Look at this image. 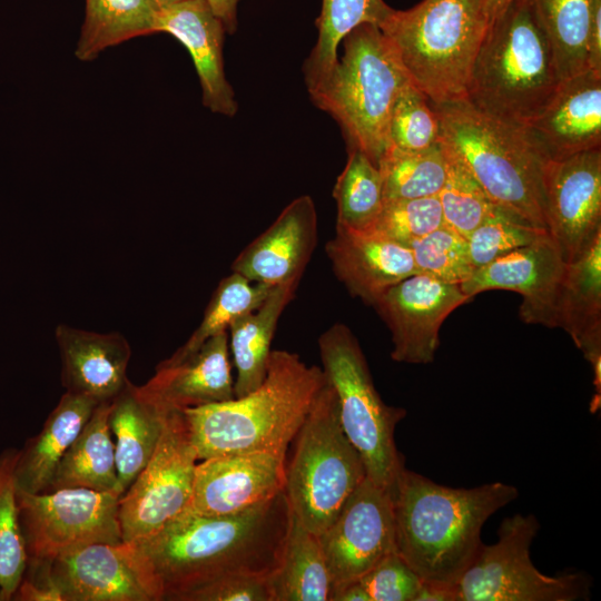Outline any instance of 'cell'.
<instances>
[{"label": "cell", "instance_id": "1", "mask_svg": "<svg viewBox=\"0 0 601 601\" xmlns=\"http://www.w3.org/2000/svg\"><path fill=\"white\" fill-rule=\"evenodd\" d=\"M290 515L283 491L231 515L184 511L158 531L134 542L150 564L162 600L184 601L190 592L228 574L275 573Z\"/></svg>", "mask_w": 601, "mask_h": 601}, {"label": "cell", "instance_id": "2", "mask_svg": "<svg viewBox=\"0 0 601 601\" xmlns=\"http://www.w3.org/2000/svg\"><path fill=\"white\" fill-rule=\"evenodd\" d=\"M518 496L503 482L450 487L404 466L392 491L395 552L424 582L455 587L483 544L486 520Z\"/></svg>", "mask_w": 601, "mask_h": 601}, {"label": "cell", "instance_id": "3", "mask_svg": "<svg viewBox=\"0 0 601 601\" xmlns=\"http://www.w3.org/2000/svg\"><path fill=\"white\" fill-rule=\"evenodd\" d=\"M327 378L298 354L272 349L262 384L230 401L183 410L198 461L231 453H285Z\"/></svg>", "mask_w": 601, "mask_h": 601}, {"label": "cell", "instance_id": "4", "mask_svg": "<svg viewBox=\"0 0 601 601\" xmlns=\"http://www.w3.org/2000/svg\"><path fill=\"white\" fill-rule=\"evenodd\" d=\"M561 82L534 1L511 0L479 48L465 99L487 115L526 127Z\"/></svg>", "mask_w": 601, "mask_h": 601}, {"label": "cell", "instance_id": "5", "mask_svg": "<svg viewBox=\"0 0 601 601\" xmlns=\"http://www.w3.org/2000/svg\"><path fill=\"white\" fill-rule=\"evenodd\" d=\"M490 27L484 0H422L393 10L378 27L411 82L432 105L466 98L479 48Z\"/></svg>", "mask_w": 601, "mask_h": 601}, {"label": "cell", "instance_id": "6", "mask_svg": "<svg viewBox=\"0 0 601 601\" xmlns=\"http://www.w3.org/2000/svg\"><path fill=\"white\" fill-rule=\"evenodd\" d=\"M433 106L440 117L441 141L457 155L489 197L546 230L542 175L549 159L526 127L487 115L466 99Z\"/></svg>", "mask_w": 601, "mask_h": 601}, {"label": "cell", "instance_id": "7", "mask_svg": "<svg viewBox=\"0 0 601 601\" xmlns=\"http://www.w3.org/2000/svg\"><path fill=\"white\" fill-rule=\"evenodd\" d=\"M342 41L343 56L308 92L339 124L348 149H358L378 167L390 146L393 105L411 80L377 26L359 24Z\"/></svg>", "mask_w": 601, "mask_h": 601}, {"label": "cell", "instance_id": "8", "mask_svg": "<svg viewBox=\"0 0 601 601\" xmlns=\"http://www.w3.org/2000/svg\"><path fill=\"white\" fill-rule=\"evenodd\" d=\"M293 442L284 491L290 512L319 535L367 476L359 453L342 428L328 380Z\"/></svg>", "mask_w": 601, "mask_h": 601}, {"label": "cell", "instance_id": "9", "mask_svg": "<svg viewBox=\"0 0 601 601\" xmlns=\"http://www.w3.org/2000/svg\"><path fill=\"white\" fill-rule=\"evenodd\" d=\"M318 351L345 435L359 453L367 477L392 492L404 467L394 432L406 411L384 403L359 343L346 325L336 323L323 332Z\"/></svg>", "mask_w": 601, "mask_h": 601}, {"label": "cell", "instance_id": "10", "mask_svg": "<svg viewBox=\"0 0 601 601\" xmlns=\"http://www.w3.org/2000/svg\"><path fill=\"white\" fill-rule=\"evenodd\" d=\"M540 523L535 515L514 514L502 521L497 541L482 544L455 584L456 601H574L589 594L581 573L550 577L530 558Z\"/></svg>", "mask_w": 601, "mask_h": 601}, {"label": "cell", "instance_id": "11", "mask_svg": "<svg viewBox=\"0 0 601 601\" xmlns=\"http://www.w3.org/2000/svg\"><path fill=\"white\" fill-rule=\"evenodd\" d=\"M120 496L85 487L41 493L17 487L27 563H50L82 545L124 541L118 519Z\"/></svg>", "mask_w": 601, "mask_h": 601}, {"label": "cell", "instance_id": "12", "mask_svg": "<svg viewBox=\"0 0 601 601\" xmlns=\"http://www.w3.org/2000/svg\"><path fill=\"white\" fill-rule=\"evenodd\" d=\"M197 463L183 411H169L152 456L119 497L124 541L152 534L188 508Z\"/></svg>", "mask_w": 601, "mask_h": 601}, {"label": "cell", "instance_id": "13", "mask_svg": "<svg viewBox=\"0 0 601 601\" xmlns=\"http://www.w3.org/2000/svg\"><path fill=\"white\" fill-rule=\"evenodd\" d=\"M62 601H161L160 584L134 541L91 543L49 563Z\"/></svg>", "mask_w": 601, "mask_h": 601}, {"label": "cell", "instance_id": "14", "mask_svg": "<svg viewBox=\"0 0 601 601\" xmlns=\"http://www.w3.org/2000/svg\"><path fill=\"white\" fill-rule=\"evenodd\" d=\"M318 538L332 592L358 580L395 552L392 492L366 476Z\"/></svg>", "mask_w": 601, "mask_h": 601}, {"label": "cell", "instance_id": "15", "mask_svg": "<svg viewBox=\"0 0 601 601\" xmlns=\"http://www.w3.org/2000/svg\"><path fill=\"white\" fill-rule=\"evenodd\" d=\"M542 193L546 231L572 263L601 236V148L548 160Z\"/></svg>", "mask_w": 601, "mask_h": 601}, {"label": "cell", "instance_id": "16", "mask_svg": "<svg viewBox=\"0 0 601 601\" xmlns=\"http://www.w3.org/2000/svg\"><path fill=\"white\" fill-rule=\"evenodd\" d=\"M471 299L460 285L420 273L390 287L372 306L391 332V358L407 364L432 363L443 322Z\"/></svg>", "mask_w": 601, "mask_h": 601}, {"label": "cell", "instance_id": "17", "mask_svg": "<svg viewBox=\"0 0 601 601\" xmlns=\"http://www.w3.org/2000/svg\"><path fill=\"white\" fill-rule=\"evenodd\" d=\"M285 481V453L262 451L208 457L196 465L185 511L208 516L236 514L278 495Z\"/></svg>", "mask_w": 601, "mask_h": 601}, {"label": "cell", "instance_id": "18", "mask_svg": "<svg viewBox=\"0 0 601 601\" xmlns=\"http://www.w3.org/2000/svg\"><path fill=\"white\" fill-rule=\"evenodd\" d=\"M566 264L545 233L474 269L460 286L471 298L491 289L516 292L522 296L519 315L523 322L555 327L556 299Z\"/></svg>", "mask_w": 601, "mask_h": 601}, {"label": "cell", "instance_id": "19", "mask_svg": "<svg viewBox=\"0 0 601 601\" xmlns=\"http://www.w3.org/2000/svg\"><path fill=\"white\" fill-rule=\"evenodd\" d=\"M317 213L311 196L292 200L274 223L235 258L231 272L254 283L298 286L317 244Z\"/></svg>", "mask_w": 601, "mask_h": 601}, {"label": "cell", "instance_id": "20", "mask_svg": "<svg viewBox=\"0 0 601 601\" xmlns=\"http://www.w3.org/2000/svg\"><path fill=\"white\" fill-rule=\"evenodd\" d=\"M325 250L338 280L371 306L390 287L417 274L411 248L374 228L354 230L336 225Z\"/></svg>", "mask_w": 601, "mask_h": 601}, {"label": "cell", "instance_id": "21", "mask_svg": "<svg viewBox=\"0 0 601 601\" xmlns=\"http://www.w3.org/2000/svg\"><path fill=\"white\" fill-rule=\"evenodd\" d=\"M526 129L549 160L601 148V72L589 69L563 80Z\"/></svg>", "mask_w": 601, "mask_h": 601}, {"label": "cell", "instance_id": "22", "mask_svg": "<svg viewBox=\"0 0 601 601\" xmlns=\"http://www.w3.org/2000/svg\"><path fill=\"white\" fill-rule=\"evenodd\" d=\"M225 31L207 0L157 7L156 32L174 36L188 49L199 77L203 104L213 112L234 116L238 106L223 62Z\"/></svg>", "mask_w": 601, "mask_h": 601}, {"label": "cell", "instance_id": "23", "mask_svg": "<svg viewBox=\"0 0 601 601\" xmlns=\"http://www.w3.org/2000/svg\"><path fill=\"white\" fill-rule=\"evenodd\" d=\"M228 331L207 339L176 364H161L140 388L166 411H183L235 398Z\"/></svg>", "mask_w": 601, "mask_h": 601}, {"label": "cell", "instance_id": "24", "mask_svg": "<svg viewBox=\"0 0 601 601\" xmlns=\"http://www.w3.org/2000/svg\"><path fill=\"white\" fill-rule=\"evenodd\" d=\"M55 336L67 392L99 403L111 402L129 381L126 373L131 351L120 333H97L60 324Z\"/></svg>", "mask_w": 601, "mask_h": 601}, {"label": "cell", "instance_id": "25", "mask_svg": "<svg viewBox=\"0 0 601 601\" xmlns=\"http://www.w3.org/2000/svg\"><path fill=\"white\" fill-rule=\"evenodd\" d=\"M555 327L563 328L591 364L594 396L601 406V236L574 262L568 263L559 289Z\"/></svg>", "mask_w": 601, "mask_h": 601}, {"label": "cell", "instance_id": "26", "mask_svg": "<svg viewBox=\"0 0 601 601\" xmlns=\"http://www.w3.org/2000/svg\"><path fill=\"white\" fill-rule=\"evenodd\" d=\"M98 404L89 396L66 391L41 431L19 451L16 465L18 489L30 493H41L49 489L63 454Z\"/></svg>", "mask_w": 601, "mask_h": 601}, {"label": "cell", "instance_id": "27", "mask_svg": "<svg viewBox=\"0 0 601 601\" xmlns=\"http://www.w3.org/2000/svg\"><path fill=\"white\" fill-rule=\"evenodd\" d=\"M168 413L130 381L111 401L108 422L122 493L152 456Z\"/></svg>", "mask_w": 601, "mask_h": 601}, {"label": "cell", "instance_id": "28", "mask_svg": "<svg viewBox=\"0 0 601 601\" xmlns=\"http://www.w3.org/2000/svg\"><path fill=\"white\" fill-rule=\"evenodd\" d=\"M297 286H274L255 311L236 318L228 327V344L236 367L235 397H242L264 381L278 319Z\"/></svg>", "mask_w": 601, "mask_h": 601}, {"label": "cell", "instance_id": "29", "mask_svg": "<svg viewBox=\"0 0 601 601\" xmlns=\"http://www.w3.org/2000/svg\"><path fill=\"white\" fill-rule=\"evenodd\" d=\"M111 402L97 405L59 462L47 491L85 487L122 495L109 427ZM46 491V492H47Z\"/></svg>", "mask_w": 601, "mask_h": 601}, {"label": "cell", "instance_id": "30", "mask_svg": "<svg viewBox=\"0 0 601 601\" xmlns=\"http://www.w3.org/2000/svg\"><path fill=\"white\" fill-rule=\"evenodd\" d=\"M273 601H329L332 579L318 535L292 513L278 569L270 577Z\"/></svg>", "mask_w": 601, "mask_h": 601}, {"label": "cell", "instance_id": "31", "mask_svg": "<svg viewBox=\"0 0 601 601\" xmlns=\"http://www.w3.org/2000/svg\"><path fill=\"white\" fill-rule=\"evenodd\" d=\"M157 6L150 0H86L76 57L87 61L102 50L156 32Z\"/></svg>", "mask_w": 601, "mask_h": 601}, {"label": "cell", "instance_id": "32", "mask_svg": "<svg viewBox=\"0 0 601 601\" xmlns=\"http://www.w3.org/2000/svg\"><path fill=\"white\" fill-rule=\"evenodd\" d=\"M393 10L383 0H323L317 41L304 65L307 87L329 72L341 41L353 29L363 23L380 27Z\"/></svg>", "mask_w": 601, "mask_h": 601}, {"label": "cell", "instance_id": "33", "mask_svg": "<svg viewBox=\"0 0 601 601\" xmlns=\"http://www.w3.org/2000/svg\"><path fill=\"white\" fill-rule=\"evenodd\" d=\"M563 80L588 69L593 0H533Z\"/></svg>", "mask_w": 601, "mask_h": 601}, {"label": "cell", "instance_id": "34", "mask_svg": "<svg viewBox=\"0 0 601 601\" xmlns=\"http://www.w3.org/2000/svg\"><path fill=\"white\" fill-rule=\"evenodd\" d=\"M384 201L437 196L447 175V158L440 140L422 151L388 147L378 162Z\"/></svg>", "mask_w": 601, "mask_h": 601}, {"label": "cell", "instance_id": "35", "mask_svg": "<svg viewBox=\"0 0 601 601\" xmlns=\"http://www.w3.org/2000/svg\"><path fill=\"white\" fill-rule=\"evenodd\" d=\"M333 197L337 206L336 225L354 230L373 229L384 206L378 167L358 149H348V159L336 179Z\"/></svg>", "mask_w": 601, "mask_h": 601}, {"label": "cell", "instance_id": "36", "mask_svg": "<svg viewBox=\"0 0 601 601\" xmlns=\"http://www.w3.org/2000/svg\"><path fill=\"white\" fill-rule=\"evenodd\" d=\"M273 286L254 283L231 272L217 285L203 316L189 338L161 364H176L196 352L207 339L227 331L239 316L259 307Z\"/></svg>", "mask_w": 601, "mask_h": 601}, {"label": "cell", "instance_id": "37", "mask_svg": "<svg viewBox=\"0 0 601 601\" xmlns=\"http://www.w3.org/2000/svg\"><path fill=\"white\" fill-rule=\"evenodd\" d=\"M19 451L0 454V600H11L27 568V553L20 530L16 465Z\"/></svg>", "mask_w": 601, "mask_h": 601}, {"label": "cell", "instance_id": "38", "mask_svg": "<svg viewBox=\"0 0 601 601\" xmlns=\"http://www.w3.org/2000/svg\"><path fill=\"white\" fill-rule=\"evenodd\" d=\"M442 145L447 158L446 179L437 195L443 220L466 238L500 206L489 197L457 155L445 144Z\"/></svg>", "mask_w": 601, "mask_h": 601}, {"label": "cell", "instance_id": "39", "mask_svg": "<svg viewBox=\"0 0 601 601\" xmlns=\"http://www.w3.org/2000/svg\"><path fill=\"white\" fill-rule=\"evenodd\" d=\"M441 140L437 111L428 98L411 81L393 105L388 124V147L403 151H422Z\"/></svg>", "mask_w": 601, "mask_h": 601}, {"label": "cell", "instance_id": "40", "mask_svg": "<svg viewBox=\"0 0 601 601\" xmlns=\"http://www.w3.org/2000/svg\"><path fill=\"white\" fill-rule=\"evenodd\" d=\"M416 273L461 285L474 272L466 238L445 224L410 245Z\"/></svg>", "mask_w": 601, "mask_h": 601}, {"label": "cell", "instance_id": "41", "mask_svg": "<svg viewBox=\"0 0 601 601\" xmlns=\"http://www.w3.org/2000/svg\"><path fill=\"white\" fill-rule=\"evenodd\" d=\"M545 233L500 207L466 237L471 264L474 269L480 268Z\"/></svg>", "mask_w": 601, "mask_h": 601}, {"label": "cell", "instance_id": "42", "mask_svg": "<svg viewBox=\"0 0 601 601\" xmlns=\"http://www.w3.org/2000/svg\"><path fill=\"white\" fill-rule=\"evenodd\" d=\"M444 224L437 196L384 201L374 229L410 245Z\"/></svg>", "mask_w": 601, "mask_h": 601}, {"label": "cell", "instance_id": "43", "mask_svg": "<svg viewBox=\"0 0 601 601\" xmlns=\"http://www.w3.org/2000/svg\"><path fill=\"white\" fill-rule=\"evenodd\" d=\"M370 601H414L423 580L392 552L358 579Z\"/></svg>", "mask_w": 601, "mask_h": 601}, {"label": "cell", "instance_id": "44", "mask_svg": "<svg viewBox=\"0 0 601 601\" xmlns=\"http://www.w3.org/2000/svg\"><path fill=\"white\" fill-rule=\"evenodd\" d=\"M272 575L228 574L190 592L184 601H273Z\"/></svg>", "mask_w": 601, "mask_h": 601}, {"label": "cell", "instance_id": "45", "mask_svg": "<svg viewBox=\"0 0 601 601\" xmlns=\"http://www.w3.org/2000/svg\"><path fill=\"white\" fill-rule=\"evenodd\" d=\"M587 63L588 69L601 72V0H593Z\"/></svg>", "mask_w": 601, "mask_h": 601}, {"label": "cell", "instance_id": "46", "mask_svg": "<svg viewBox=\"0 0 601 601\" xmlns=\"http://www.w3.org/2000/svg\"><path fill=\"white\" fill-rule=\"evenodd\" d=\"M216 17L223 22L227 32L237 29V6L239 0H207Z\"/></svg>", "mask_w": 601, "mask_h": 601}, {"label": "cell", "instance_id": "47", "mask_svg": "<svg viewBox=\"0 0 601 601\" xmlns=\"http://www.w3.org/2000/svg\"><path fill=\"white\" fill-rule=\"evenodd\" d=\"M414 601H456L455 587L423 581Z\"/></svg>", "mask_w": 601, "mask_h": 601}, {"label": "cell", "instance_id": "48", "mask_svg": "<svg viewBox=\"0 0 601 601\" xmlns=\"http://www.w3.org/2000/svg\"><path fill=\"white\" fill-rule=\"evenodd\" d=\"M329 601H370V598L364 587L356 580L334 590Z\"/></svg>", "mask_w": 601, "mask_h": 601}, {"label": "cell", "instance_id": "49", "mask_svg": "<svg viewBox=\"0 0 601 601\" xmlns=\"http://www.w3.org/2000/svg\"><path fill=\"white\" fill-rule=\"evenodd\" d=\"M510 1L511 0H484L490 18V24L503 12Z\"/></svg>", "mask_w": 601, "mask_h": 601}, {"label": "cell", "instance_id": "50", "mask_svg": "<svg viewBox=\"0 0 601 601\" xmlns=\"http://www.w3.org/2000/svg\"><path fill=\"white\" fill-rule=\"evenodd\" d=\"M150 1L152 3H155L157 7H159V6H166V4L180 2V1H184V0H150Z\"/></svg>", "mask_w": 601, "mask_h": 601}]
</instances>
